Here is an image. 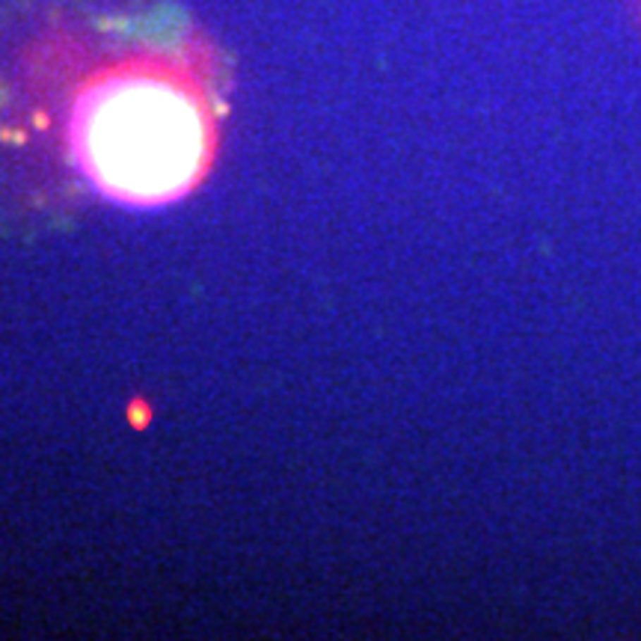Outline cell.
<instances>
[{"instance_id": "6da1fadb", "label": "cell", "mask_w": 641, "mask_h": 641, "mask_svg": "<svg viewBox=\"0 0 641 641\" xmlns=\"http://www.w3.org/2000/svg\"><path fill=\"white\" fill-rule=\"evenodd\" d=\"M71 149L102 193L161 205L184 196L214 154V119L181 68L131 60L102 71L71 113Z\"/></svg>"}]
</instances>
